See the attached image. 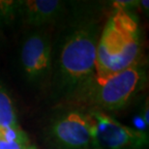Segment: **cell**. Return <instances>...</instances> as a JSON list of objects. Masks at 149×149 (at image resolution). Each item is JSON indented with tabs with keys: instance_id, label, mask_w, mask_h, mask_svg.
Segmentation results:
<instances>
[{
	"instance_id": "cell-1",
	"label": "cell",
	"mask_w": 149,
	"mask_h": 149,
	"mask_svg": "<svg viewBox=\"0 0 149 149\" xmlns=\"http://www.w3.org/2000/svg\"><path fill=\"white\" fill-rule=\"evenodd\" d=\"M141 52L139 25L126 10H116L98 39L95 77H106L138 63Z\"/></svg>"
},
{
	"instance_id": "cell-2",
	"label": "cell",
	"mask_w": 149,
	"mask_h": 149,
	"mask_svg": "<svg viewBox=\"0 0 149 149\" xmlns=\"http://www.w3.org/2000/svg\"><path fill=\"white\" fill-rule=\"evenodd\" d=\"M98 39L94 26L83 25L65 41L59 56V74L68 88L82 87L94 76Z\"/></svg>"
},
{
	"instance_id": "cell-3",
	"label": "cell",
	"mask_w": 149,
	"mask_h": 149,
	"mask_svg": "<svg viewBox=\"0 0 149 149\" xmlns=\"http://www.w3.org/2000/svg\"><path fill=\"white\" fill-rule=\"evenodd\" d=\"M143 70L136 63L106 77L94 76L82 86L86 97L100 111H116L124 108L141 87Z\"/></svg>"
},
{
	"instance_id": "cell-4",
	"label": "cell",
	"mask_w": 149,
	"mask_h": 149,
	"mask_svg": "<svg viewBox=\"0 0 149 149\" xmlns=\"http://www.w3.org/2000/svg\"><path fill=\"white\" fill-rule=\"evenodd\" d=\"M91 125L92 149H141L148 143L143 131L120 123L100 109L87 112Z\"/></svg>"
},
{
	"instance_id": "cell-5",
	"label": "cell",
	"mask_w": 149,
	"mask_h": 149,
	"mask_svg": "<svg viewBox=\"0 0 149 149\" xmlns=\"http://www.w3.org/2000/svg\"><path fill=\"white\" fill-rule=\"evenodd\" d=\"M52 139L63 149H92L91 125L87 113L69 111L53 122Z\"/></svg>"
},
{
	"instance_id": "cell-6",
	"label": "cell",
	"mask_w": 149,
	"mask_h": 149,
	"mask_svg": "<svg viewBox=\"0 0 149 149\" xmlns=\"http://www.w3.org/2000/svg\"><path fill=\"white\" fill-rule=\"evenodd\" d=\"M20 59L29 79L43 77L52 65V44L49 38L40 33L28 36L22 47Z\"/></svg>"
},
{
	"instance_id": "cell-7",
	"label": "cell",
	"mask_w": 149,
	"mask_h": 149,
	"mask_svg": "<svg viewBox=\"0 0 149 149\" xmlns=\"http://www.w3.org/2000/svg\"><path fill=\"white\" fill-rule=\"evenodd\" d=\"M26 24L42 26L54 22L60 17L64 4L59 0H25L17 2Z\"/></svg>"
},
{
	"instance_id": "cell-8",
	"label": "cell",
	"mask_w": 149,
	"mask_h": 149,
	"mask_svg": "<svg viewBox=\"0 0 149 149\" xmlns=\"http://www.w3.org/2000/svg\"><path fill=\"white\" fill-rule=\"evenodd\" d=\"M17 127L19 125L17 123L14 103L4 87L0 84V128L8 129Z\"/></svg>"
},
{
	"instance_id": "cell-9",
	"label": "cell",
	"mask_w": 149,
	"mask_h": 149,
	"mask_svg": "<svg viewBox=\"0 0 149 149\" xmlns=\"http://www.w3.org/2000/svg\"><path fill=\"white\" fill-rule=\"evenodd\" d=\"M30 146L29 139H0V149H26Z\"/></svg>"
},
{
	"instance_id": "cell-10",
	"label": "cell",
	"mask_w": 149,
	"mask_h": 149,
	"mask_svg": "<svg viewBox=\"0 0 149 149\" xmlns=\"http://www.w3.org/2000/svg\"><path fill=\"white\" fill-rule=\"evenodd\" d=\"M26 149H37L36 147H34V146H32V145H30V146H28Z\"/></svg>"
}]
</instances>
